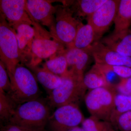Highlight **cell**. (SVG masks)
<instances>
[{
    "label": "cell",
    "instance_id": "cell-1",
    "mask_svg": "<svg viewBox=\"0 0 131 131\" xmlns=\"http://www.w3.org/2000/svg\"><path fill=\"white\" fill-rule=\"evenodd\" d=\"M48 101L38 98L19 105L8 124L36 131H45L51 115Z\"/></svg>",
    "mask_w": 131,
    "mask_h": 131
},
{
    "label": "cell",
    "instance_id": "cell-2",
    "mask_svg": "<svg viewBox=\"0 0 131 131\" xmlns=\"http://www.w3.org/2000/svg\"><path fill=\"white\" fill-rule=\"evenodd\" d=\"M9 78L11 89L7 93L17 106L39 98L41 92L37 79L24 64H19Z\"/></svg>",
    "mask_w": 131,
    "mask_h": 131
},
{
    "label": "cell",
    "instance_id": "cell-3",
    "mask_svg": "<svg viewBox=\"0 0 131 131\" xmlns=\"http://www.w3.org/2000/svg\"><path fill=\"white\" fill-rule=\"evenodd\" d=\"M59 86L49 95L48 102L51 108H57L66 105H78L84 98L87 89L83 79L69 71L61 77Z\"/></svg>",
    "mask_w": 131,
    "mask_h": 131
},
{
    "label": "cell",
    "instance_id": "cell-4",
    "mask_svg": "<svg viewBox=\"0 0 131 131\" xmlns=\"http://www.w3.org/2000/svg\"><path fill=\"white\" fill-rule=\"evenodd\" d=\"M0 59L5 64L9 77L21 63L16 31L0 13Z\"/></svg>",
    "mask_w": 131,
    "mask_h": 131
},
{
    "label": "cell",
    "instance_id": "cell-5",
    "mask_svg": "<svg viewBox=\"0 0 131 131\" xmlns=\"http://www.w3.org/2000/svg\"><path fill=\"white\" fill-rule=\"evenodd\" d=\"M117 94L115 87H103L90 90L85 95L84 101L91 116L111 122Z\"/></svg>",
    "mask_w": 131,
    "mask_h": 131
},
{
    "label": "cell",
    "instance_id": "cell-6",
    "mask_svg": "<svg viewBox=\"0 0 131 131\" xmlns=\"http://www.w3.org/2000/svg\"><path fill=\"white\" fill-rule=\"evenodd\" d=\"M55 16L56 25L52 37L64 45L67 49L74 41L81 22L74 16L69 7L65 5H57Z\"/></svg>",
    "mask_w": 131,
    "mask_h": 131
},
{
    "label": "cell",
    "instance_id": "cell-7",
    "mask_svg": "<svg viewBox=\"0 0 131 131\" xmlns=\"http://www.w3.org/2000/svg\"><path fill=\"white\" fill-rule=\"evenodd\" d=\"M84 119L78 105L71 104L57 108L50 117L48 124L51 131H69Z\"/></svg>",
    "mask_w": 131,
    "mask_h": 131
},
{
    "label": "cell",
    "instance_id": "cell-8",
    "mask_svg": "<svg viewBox=\"0 0 131 131\" xmlns=\"http://www.w3.org/2000/svg\"><path fill=\"white\" fill-rule=\"evenodd\" d=\"M52 1L27 0L26 9L32 21L47 27L51 34L54 32L56 25L57 6H53Z\"/></svg>",
    "mask_w": 131,
    "mask_h": 131
},
{
    "label": "cell",
    "instance_id": "cell-9",
    "mask_svg": "<svg viewBox=\"0 0 131 131\" xmlns=\"http://www.w3.org/2000/svg\"><path fill=\"white\" fill-rule=\"evenodd\" d=\"M120 1L107 0L97 10L87 18L88 23L93 27L96 40L103 35L114 21Z\"/></svg>",
    "mask_w": 131,
    "mask_h": 131
},
{
    "label": "cell",
    "instance_id": "cell-10",
    "mask_svg": "<svg viewBox=\"0 0 131 131\" xmlns=\"http://www.w3.org/2000/svg\"><path fill=\"white\" fill-rule=\"evenodd\" d=\"M66 47L62 43L50 38L35 37L32 46V59L30 64L26 66H37L42 59L53 58L63 54Z\"/></svg>",
    "mask_w": 131,
    "mask_h": 131
},
{
    "label": "cell",
    "instance_id": "cell-11",
    "mask_svg": "<svg viewBox=\"0 0 131 131\" xmlns=\"http://www.w3.org/2000/svg\"><path fill=\"white\" fill-rule=\"evenodd\" d=\"M0 12L13 28L21 24L32 25L26 9V0H1Z\"/></svg>",
    "mask_w": 131,
    "mask_h": 131
},
{
    "label": "cell",
    "instance_id": "cell-12",
    "mask_svg": "<svg viewBox=\"0 0 131 131\" xmlns=\"http://www.w3.org/2000/svg\"><path fill=\"white\" fill-rule=\"evenodd\" d=\"M89 50L96 64L131 68V57L122 56L110 49L100 41L98 40L94 42L89 47Z\"/></svg>",
    "mask_w": 131,
    "mask_h": 131
},
{
    "label": "cell",
    "instance_id": "cell-13",
    "mask_svg": "<svg viewBox=\"0 0 131 131\" xmlns=\"http://www.w3.org/2000/svg\"><path fill=\"white\" fill-rule=\"evenodd\" d=\"M13 28L16 31L21 63L26 66L29 65L32 59V46L35 38V28L27 24H19Z\"/></svg>",
    "mask_w": 131,
    "mask_h": 131
},
{
    "label": "cell",
    "instance_id": "cell-14",
    "mask_svg": "<svg viewBox=\"0 0 131 131\" xmlns=\"http://www.w3.org/2000/svg\"><path fill=\"white\" fill-rule=\"evenodd\" d=\"M67 59L69 71L73 74L83 79L84 71L91 54L88 49H66L64 53Z\"/></svg>",
    "mask_w": 131,
    "mask_h": 131
},
{
    "label": "cell",
    "instance_id": "cell-15",
    "mask_svg": "<svg viewBox=\"0 0 131 131\" xmlns=\"http://www.w3.org/2000/svg\"><path fill=\"white\" fill-rule=\"evenodd\" d=\"M102 43L122 56L131 57V33L126 31L114 32L103 38Z\"/></svg>",
    "mask_w": 131,
    "mask_h": 131
},
{
    "label": "cell",
    "instance_id": "cell-16",
    "mask_svg": "<svg viewBox=\"0 0 131 131\" xmlns=\"http://www.w3.org/2000/svg\"><path fill=\"white\" fill-rule=\"evenodd\" d=\"M107 0H80L63 1V5L70 7L78 17L87 18L95 13Z\"/></svg>",
    "mask_w": 131,
    "mask_h": 131
},
{
    "label": "cell",
    "instance_id": "cell-17",
    "mask_svg": "<svg viewBox=\"0 0 131 131\" xmlns=\"http://www.w3.org/2000/svg\"><path fill=\"white\" fill-rule=\"evenodd\" d=\"M33 73L37 81L44 88L49 95L57 88L62 82V78L46 70L37 66H27Z\"/></svg>",
    "mask_w": 131,
    "mask_h": 131
},
{
    "label": "cell",
    "instance_id": "cell-18",
    "mask_svg": "<svg viewBox=\"0 0 131 131\" xmlns=\"http://www.w3.org/2000/svg\"><path fill=\"white\" fill-rule=\"evenodd\" d=\"M96 39L95 32L92 26L89 23L84 25L81 22L78 27L74 41L67 49H88Z\"/></svg>",
    "mask_w": 131,
    "mask_h": 131
},
{
    "label": "cell",
    "instance_id": "cell-19",
    "mask_svg": "<svg viewBox=\"0 0 131 131\" xmlns=\"http://www.w3.org/2000/svg\"><path fill=\"white\" fill-rule=\"evenodd\" d=\"M114 22L113 32L129 30L131 25V0H121Z\"/></svg>",
    "mask_w": 131,
    "mask_h": 131
},
{
    "label": "cell",
    "instance_id": "cell-20",
    "mask_svg": "<svg viewBox=\"0 0 131 131\" xmlns=\"http://www.w3.org/2000/svg\"><path fill=\"white\" fill-rule=\"evenodd\" d=\"M83 82L87 89L90 90L103 87H115L108 82L105 73L96 64L84 75Z\"/></svg>",
    "mask_w": 131,
    "mask_h": 131
},
{
    "label": "cell",
    "instance_id": "cell-21",
    "mask_svg": "<svg viewBox=\"0 0 131 131\" xmlns=\"http://www.w3.org/2000/svg\"><path fill=\"white\" fill-rule=\"evenodd\" d=\"M18 106L8 95L0 90V121L1 125L9 123V121Z\"/></svg>",
    "mask_w": 131,
    "mask_h": 131
},
{
    "label": "cell",
    "instance_id": "cell-22",
    "mask_svg": "<svg viewBox=\"0 0 131 131\" xmlns=\"http://www.w3.org/2000/svg\"><path fill=\"white\" fill-rule=\"evenodd\" d=\"M64 53L46 61L42 68L61 77L66 74L69 71V67Z\"/></svg>",
    "mask_w": 131,
    "mask_h": 131
},
{
    "label": "cell",
    "instance_id": "cell-23",
    "mask_svg": "<svg viewBox=\"0 0 131 131\" xmlns=\"http://www.w3.org/2000/svg\"><path fill=\"white\" fill-rule=\"evenodd\" d=\"M131 111V95L116 94L115 98L114 107L111 122L115 127L117 118L120 115Z\"/></svg>",
    "mask_w": 131,
    "mask_h": 131
},
{
    "label": "cell",
    "instance_id": "cell-24",
    "mask_svg": "<svg viewBox=\"0 0 131 131\" xmlns=\"http://www.w3.org/2000/svg\"><path fill=\"white\" fill-rule=\"evenodd\" d=\"M82 125L85 131H115V127L111 122L92 116L85 119Z\"/></svg>",
    "mask_w": 131,
    "mask_h": 131
},
{
    "label": "cell",
    "instance_id": "cell-25",
    "mask_svg": "<svg viewBox=\"0 0 131 131\" xmlns=\"http://www.w3.org/2000/svg\"><path fill=\"white\" fill-rule=\"evenodd\" d=\"M98 65L102 70L112 71L121 78H127L131 77V68L130 67L121 66Z\"/></svg>",
    "mask_w": 131,
    "mask_h": 131
},
{
    "label": "cell",
    "instance_id": "cell-26",
    "mask_svg": "<svg viewBox=\"0 0 131 131\" xmlns=\"http://www.w3.org/2000/svg\"><path fill=\"white\" fill-rule=\"evenodd\" d=\"M115 127L121 131H131V111L119 116L115 124Z\"/></svg>",
    "mask_w": 131,
    "mask_h": 131
},
{
    "label": "cell",
    "instance_id": "cell-27",
    "mask_svg": "<svg viewBox=\"0 0 131 131\" xmlns=\"http://www.w3.org/2000/svg\"><path fill=\"white\" fill-rule=\"evenodd\" d=\"M11 87V81L7 69L5 64L0 61V90L7 93Z\"/></svg>",
    "mask_w": 131,
    "mask_h": 131
},
{
    "label": "cell",
    "instance_id": "cell-28",
    "mask_svg": "<svg viewBox=\"0 0 131 131\" xmlns=\"http://www.w3.org/2000/svg\"><path fill=\"white\" fill-rule=\"evenodd\" d=\"M117 93L131 95V77L127 78H121V80L115 86Z\"/></svg>",
    "mask_w": 131,
    "mask_h": 131
},
{
    "label": "cell",
    "instance_id": "cell-29",
    "mask_svg": "<svg viewBox=\"0 0 131 131\" xmlns=\"http://www.w3.org/2000/svg\"><path fill=\"white\" fill-rule=\"evenodd\" d=\"M1 131H36L30 129H26L20 127L12 125V124H7L5 125L1 126Z\"/></svg>",
    "mask_w": 131,
    "mask_h": 131
},
{
    "label": "cell",
    "instance_id": "cell-30",
    "mask_svg": "<svg viewBox=\"0 0 131 131\" xmlns=\"http://www.w3.org/2000/svg\"><path fill=\"white\" fill-rule=\"evenodd\" d=\"M69 131H85V130H84V129L82 127L77 126L71 129Z\"/></svg>",
    "mask_w": 131,
    "mask_h": 131
}]
</instances>
